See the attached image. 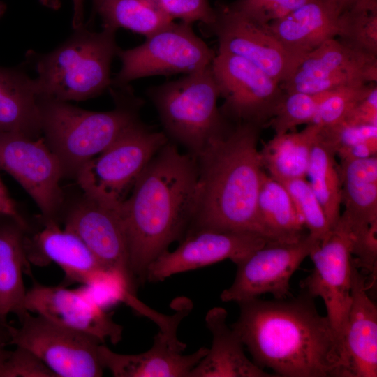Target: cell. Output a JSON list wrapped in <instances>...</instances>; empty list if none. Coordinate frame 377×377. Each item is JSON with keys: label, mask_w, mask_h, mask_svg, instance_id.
Masks as SVG:
<instances>
[{"label": "cell", "mask_w": 377, "mask_h": 377, "mask_svg": "<svg viewBox=\"0 0 377 377\" xmlns=\"http://www.w3.org/2000/svg\"><path fill=\"white\" fill-rule=\"evenodd\" d=\"M376 81L377 56L334 38L306 54L280 86L284 91L318 94Z\"/></svg>", "instance_id": "5bb4252c"}, {"label": "cell", "mask_w": 377, "mask_h": 377, "mask_svg": "<svg viewBox=\"0 0 377 377\" xmlns=\"http://www.w3.org/2000/svg\"><path fill=\"white\" fill-rule=\"evenodd\" d=\"M310 0H236L228 6L238 13L268 25Z\"/></svg>", "instance_id": "e575fe53"}, {"label": "cell", "mask_w": 377, "mask_h": 377, "mask_svg": "<svg viewBox=\"0 0 377 377\" xmlns=\"http://www.w3.org/2000/svg\"><path fill=\"white\" fill-rule=\"evenodd\" d=\"M24 307L67 327L92 335L113 344L121 339L123 327L94 301L81 292L61 286H45L34 281L27 290Z\"/></svg>", "instance_id": "ac0fdd59"}, {"label": "cell", "mask_w": 377, "mask_h": 377, "mask_svg": "<svg viewBox=\"0 0 377 377\" xmlns=\"http://www.w3.org/2000/svg\"><path fill=\"white\" fill-rule=\"evenodd\" d=\"M318 133L319 126L311 124L299 132L275 135L259 150L263 168L279 182L306 177Z\"/></svg>", "instance_id": "83f0119b"}, {"label": "cell", "mask_w": 377, "mask_h": 377, "mask_svg": "<svg viewBox=\"0 0 377 377\" xmlns=\"http://www.w3.org/2000/svg\"><path fill=\"white\" fill-rule=\"evenodd\" d=\"M198 175L197 158L168 142L120 203L135 283H144L149 265L188 232L196 207Z\"/></svg>", "instance_id": "7a4b0ae2"}, {"label": "cell", "mask_w": 377, "mask_h": 377, "mask_svg": "<svg viewBox=\"0 0 377 377\" xmlns=\"http://www.w3.org/2000/svg\"><path fill=\"white\" fill-rule=\"evenodd\" d=\"M269 242L251 232L200 229L188 232L173 251L162 253L148 267L146 281H162L182 272L226 259L235 264Z\"/></svg>", "instance_id": "2e32d148"}, {"label": "cell", "mask_w": 377, "mask_h": 377, "mask_svg": "<svg viewBox=\"0 0 377 377\" xmlns=\"http://www.w3.org/2000/svg\"><path fill=\"white\" fill-rule=\"evenodd\" d=\"M127 98L119 96L112 110L96 112L37 96L43 138L58 158L64 177H75L87 161L138 120L136 104Z\"/></svg>", "instance_id": "5b68a950"}, {"label": "cell", "mask_w": 377, "mask_h": 377, "mask_svg": "<svg viewBox=\"0 0 377 377\" xmlns=\"http://www.w3.org/2000/svg\"><path fill=\"white\" fill-rule=\"evenodd\" d=\"M40 3L45 7L58 10L61 6V0H40Z\"/></svg>", "instance_id": "ee69618b"}, {"label": "cell", "mask_w": 377, "mask_h": 377, "mask_svg": "<svg viewBox=\"0 0 377 377\" xmlns=\"http://www.w3.org/2000/svg\"><path fill=\"white\" fill-rule=\"evenodd\" d=\"M341 216L352 233L377 221V156L340 161Z\"/></svg>", "instance_id": "484cf974"}, {"label": "cell", "mask_w": 377, "mask_h": 377, "mask_svg": "<svg viewBox=\"0 0 377 377\" xmlns=\"http://www.w3.org/2000/svg\"><path fill=\"white\" fill-rule=\"evenodd\" d=\"M319 242L309 234L293 242H267L235 264L234 281L222 291L221 300L239 303L265 293L287 297L293 274Z\"/></svg>", "instance_id": "7c38bea8"}, {"label": "cell", "mask_w": 377, "mask_h": 377, "mask_svg": "<svg viewBox=\"0 0 377 377\" xmlns=\"http://www.w3.org/2000/svg\"><path fill=\"white\" fill-rule=\"evenodd\" d=\"M260 128L252 123H237L196 158L198 198L188 232H246L268 240L257 207L265 172L258 149Z\"/></svg>", "instance_id": "3957f363"}, {"label": "cell", "mask_w": 377, "mask_h": 377, "mask_svg": "<svg viewBox=\"0 0 377 377\" xmlns=\"http://www.w3.org/2000/svg\"><path fill=\"white\" fill-rule=\"evenodd\" d=\"M119 205L84 195L67 213L64 228L77 235L105 269L133 293L135 283L130 268Z\"/></svg>", "instance_id": "9a60e30c"}, {"label": "cell", "mask_w": 377, "mask_h": 377, "mask_svg": "<svg viewBox=\"0 0 377 377\" xmlns=\"http://www.w3.org/2000/svg\"><path fill=\"white\" fill-rule=\"evenodd\" d=\"M0 377H57L36 355L29 350L15 346L10 350L1 370Z\"/></svg>", "instance_id": "8d00e7d4"}, {"label": "cell", "mask_w": 377, "mask_h": 377, "mask_svg": "<svg viewBox=\"0 0 377 377\" xmlns=\"http://www.w3.org/2000/svg\"><path fill=\"white\" fill-rule=\"evenodd\" d=\"M43 228L31 237L27 235L24 246L30 264L44 267L51 263L65 274V284L91 285L110 273L85 243L74 232L61 229L58 222H43Z\"/></svg>", "instance_id": "ffe728a7"}, {"label": "cell", "mask_w": 377, "mask_h": 377, "mask_svg": "<svg viewBox=\"0 0 377 377\" xmlns=\"http://www.w3.org/2000/svg\"><path fill=\"white\" fill-rule=\"evenodd\" d=\"M330 1L339 12L342 13L344 10L348 8L356 0H328Z\"/></svg>", "instance_id": "7bdbcfd3"}, {"label": "cell", "mask_w": 377, "mask_h": 377, "mask_svg": "<svg viewBox=\"0 0 377 377\" xmlns=\"http://www.w3.org/2000/svg\"><path fill=\"white\" fill-rule=\"evenodd\" d=\"M339 15L328 0H310L268 26L298 64L324 42L337 37Z\"/></svg>", "instance_id": "7402d4cb"}, {"label": "cell", "mask_w": 377, "mask_h": 377, "mask_svg": "<svg viewBox=\"0 0 377 377\" xmlns=\"http://www.w3.org/2000/svg\"><path fill=\"white\" fill-rule=\"evenodd\" d=\"M186 348L179 339H172L159 331L146 352L120 354L103 343L100 353L104 369L114 377H188L209 348L202 346L191 354L182 355Z\"/></svg>", "instance_id": "44dd1931"}, {"label": "cell", "mask_w": 377, "mask_h": 377, "mask_svg": "<svg viewBox=\"0 0 377 377\" xmlns=\"http://www.w3.org/2000/svg\"><path fill=\"white\" fill-rule=\"evenodd\" d=\"M377 154V139L369 140L357 145L341 149L336 152L340 161L349 159H362Z\"/></svg>", "instance_id": "f35d334b"}, {"label": "cell", "mask_w": 377, "mask_h": 377, "mask_svg": "<svg viewBox=\"0 0 377 377\" xmlns=\"http://www.w3.org/2000/svg\"><path fill=\"white\" fill-rule=\"evenodd\" d=\"M215 55L191 24L172 21L146 36L142 44L119 48L121 66L112 79V86L121 89L141 77L192 73L211 65Z\"/></svg>", "instance_id": "ba28073f"}, {"label": "cell", "mask_w": 377, "mask_h": 377, "mask_svg": "<svg viewBox=\"0 0 377 377\" xmlns=\"http://www.w3.org/2000/svg\"><path fill=\"white\" fill-rule=\"evenodd\" d=\"M306 177L333 229L341 216L339 164L336 161L334 150L321 139L319 133L311 150Z\"/></svg>", "instance_id": "f1b7e54d"}, {"label": "cell", "mask_w": 377, "mask_h": 377, "mask_svg": "<svg viewBox=\"0 0 377 377\" xmlns=\"http://www.w3.org/2000/svg\"><path fill=\"white\" fill-rule=\"evenodd\" d=\"M227 316V311L220 306L213 307L206 313L205 325L212 335V346L188 377L275 376L246 356L240 338L226 323Z\"/></svg>", "instance_id": "603a6c76"}, {"label": "cell", "mask_w": 377, "mask_h": 377, "mask_svg": "<svg viewBox=\"0 0 377 377\" xmlns=\"http://www.w3.org/2000/svg\"><path fill=\"white\" fill-rule=\"evenodd\" d=\"M350 125H377V87L374 83L367 94L343 120Z\"/></svg>", "instance_id": "74e56055"}, {"label": "cell", "mask_w": 377, "mask_h": 377, "mask_svg": "<svg viewBox=\"0 0 377 377\" xmlns=\"http://www.w3.org/2000/svg\"><path fill=\"white\" fill-rule=\"evenodd\" d=\"M150 1L166 17L173 21L192 24L200 22L207 27L211 25L216 16L215 9L208 0H150Z\"/></svg>", "instance_id": "d590c367"}, {"label": "cell", "mask_w": 377, "mask_h": 377, "mask_svg": "<svg viewBox=\"0 0 377 377\" xmlns=\"http://www.w3.org/2000/svg\"><path fill=\"white\" fill-rule=\"evenodd\" d=\"M18 327L9 323V345L36 355L57 377H100L103 374L96 337L28 312Z\"/></svg>", "instance_id": "9c48e42d"}, {"label": "cell", "mask_w": 377, "mask_h": 377, "mask_svg": "<svg viewBox=\"0 0 377 377\" xmlns=\"http://www.w3.org/2000/svg\"><path fill=\"white\" fill-rule=\"evenodd\" d=\"M116 31H92L82 27L55 49L40 54L27 52L37 77V96L61 101H84L99 96L112 86L110 67L119 47Z\"/></svg>", "instance_id": "277c9868"}, {"label": "cell", "mask_w": 377, "mask_h": 377, "mask_svg": "<svg viewBox=\"0 0 377 377\" xmlns=\"http://www.w3.org/2000/svg\"><path fill=\"white\" fill-rule=\"evenodd\" d=\"M4 324H6V323H2V322L0 321V326H2V325H4Z\"/></svg>", "instance_id": "bcb514c9"}, {"label": "cell", "mask_w": 377, "mask_h": 377, "mask_svg": "<svg viewBox=\"0 0 377 377\" xmlns=\"http://www.w3.org/2000/svg\"><path fill=\"white\" fill-rule=\"evenodd\" d=\"M374 83L343 87L326 91L312 124L329 126L341 123L367 94Z\"/></svg>", "instance_id": "836d02e7"}, {"label": "cell", "mask_w": 377, "mask_h": 377, "mask_svg": "<svg viewBox=\"0 0 377 377\" xmlns=\"http://www.w3.org/2000/svg\"><path fill=\"white\" fill-rule=\"evenodd\" d=\"M166 133L197 158L230 128L217 106L219 89L212 64L149 89Z\"/></svg>", "instance_id": "8992f818"}, {"label": "cell", "mask_w": 377, "mask_h": 377, "mask_svg": "<svg viewBox=\"0 0 377 377\" xmlns=\"http://www.w3.org/2000/svg\"><path fill=\"white\" fill-rule=\"evenodd\" d=\"M212 70L224 99L219 108L223 116L236 124L266 126L284 94L280 83L246 59L229 53L218 52Z\"/></svg>", "instance_id": "30bf717a"}, {"label": "cell", "mask_w": 377, "mask_h": 377, "mask_svg": "<svg viewBox=\"0 0 377 377\" xmlns=\"http://www.w3.org/2000/svg\"><path fill=\"white\" fill-rule=\"evenodd\" d=\"M0 131L32 138L42 133L34 78L17 67L0 66Z\"/></svg>", "instance_id": "d4e9b609"}, {"label": "cell", "mask_w": 377, "mask_h": 377, "mask_svg": "<svg viewBox=\"0 0 377 377\" xmlns=\"http://www.w3.org/2000/svg\"><path fill=\"white\" fill-rule=\"evenodd\" d=\"M0 214L11 216L21 222L26 223L20 213L17 205L10 197L0 177Z\"/></svg>", "instance_id": "ab89813d"}, {"label": "cell", "mask_w": 377, "mask_h": 377, "mask_svg": "<svg viewBox=\"0 0 377 377\" xmlns=\"http://www.w3.org/2000/svg\"><path fill=\"white\" fill-rule=\"evenodd\" d=\"M8 324V323L0 326V370L10 352L6 349V346L9 345L10 341Z\"/></svg>", "instance_id": "60d3db41"}, {"label": "cell", "mask_w": 377, "mask_h": 377, "mask_svg": "<svg viewBox=\"0 0 377 377\" xmlns=\"http://www.w3.org/2000/svg\"><path fill=\"white\" fill-rule=\"evenodd\" d=\"M337 37L357 50L377 56V0H356L341 13Z\"/></svg>", "instance_id": "4dcf8cb0"}, {"label": "cell", "mask_w": 377, "mask_h": 377, "mask_svg": "<svg viewBox=\"0 0 377 377\" xmlns=\"http://www.w3.org/2000/svg\"><path fill=\"white\" fill-rule=\"evenodd\" d=\"M309 256L314 267L301 286L312 297L323 300L326 316L341 343L350 304L353 260L351 233L343 218L340 216L329 236Z\"/></svg>", "instance_id": "4fadbf2b"}, {"label": "cell", "mask_w": 377, "mask_h": 377, "mask_svg": "<svg viewBox=\"0 0 377 377\" xmlns=\"http://www.w3.org/2000/svg\"><path fill=\"white\" fill-rule=\"evenodd\" d=\"M72 1L73 6L72 27L73 29H76L84 24V0H72Z\"/></svg>", "instance_id": "b9f144b4"}, {"label": "cell", "mask_w": 377, "mask_h": 377, "mask_svg": "<svg viewBox=\"0 0 377 377\" xmlns=\"http://www.w3.org/2000/svg\"><path fill=\"white\" fill-rule=\"evenodd\" d=\"M167 142L164 133L153 131L138 119L87 161L75 178L85 195L120 205L152 157Z\"/></svg>", "instance_id": "52a82bcc"}, {"label": "cell", "mask_w": 377, "mask_h": 377, "mask_svg": "<svg viewBox=\"0 0 377 377\" xmlns=\"http://www.w3.org/2000/svg\"><path fill=\"white\" fill-rule=\"evenodd\" d=\"M377 376V308L369 295L367 278L351 269L350 304L342 337L340 377Z\"/></svg>", "instance_id": "d6986e66"}, {"label": "cell", "mask_w": 377, "mask_h": 377, "mask_svg": "<svg viewBox=\"0 0 377 377\" xmlns=\"http://www.w3.org/2000/svg\"><path fill=\"white\" fill-rule=\"evenodd\" d=\"M94 11L101 18L103 28H119L147 36L172 20L150 0H92Z\"/></svg>", "instance_id": "f546056e"}, {"label": "cell", "mask_w": 377, "mask_h": 377, "mask_svg": "<svg viewBox=\"0 0 377 377\" xmlns=\"http://www.w3.org/2000/svg\"><path fill=\"white\" fill-rule=\"evenodd\" d=\"M10 175L39 208L43 222H58L62 202L61 163L43 138L0 131V170Z\"/></svg>", "instance_id": "8fae6325"}, {"label": "cell", "mask_w": 377, "mask_h": 377, "mask_svg": "<svg viewBox=\"0 0 377 377\" xmlns=\"http://www.w3.org/2000/svg\"><path fill=\"white\" fill-rule=\"evenodd\" d=\"M215 20L207 27L216 36L219 52L241 57L260 68L279 83L287 80L297 66L269 28L231 9L215 8Z\"/></svg>", "instance_id": "e0dca14e"}, {"label": "cell", "mask_w": 377, "mask_h": 377, "mask_svg": "<svg viewBox=\"0 0 377 377\" xmlns=\"http://www.w3.org/2000/svg\"><path fill=\"white\" fill-rule=\"evenodd\" d=\"M313 297L237 303L239 315L230 325L261 369L275 376L340 377L341 343Z\"/></svg>", "instance_id": "6da1fadb"}, {"label": "cell", "mask_w": 377, "mask_h": 377, "mask_svg": "<svg viewBox=\"0 0 377 377\" xmlns=\"http://www.w3.org/2000/svg\"><path fill=\"white\" fill-rule=\"evenodd\" d=\"M6 10V6L5 3H3L1 1H0V18L4 14Z\"/></svg>", "instance_id": "f6af8a7d"}, {"label": "cell", "mask_w": 377, "mask_h": 377, "mask_svg": "<svg viewBox=\"0 0 377 377\" xmlns=\"http://www.w3.org/2000/svg\"><path fill=\"white\" fill-rule=\"evenodd\" d=\"M325 92L284 91L274 115L266 126H271L275 135H281L300 125L312 124Z\"/></svg>", "instance_id": "1f68e13d"}, {"label": "cell", "mask_w": 377, "mask_h": 377, "mask_svg": "<svg viewBox=\"0 0 377 377\" xmlns=\"http://www.w3.org/2000/svg\"><path fill=\"white\" fill-rule=\"evenodd\" d=\"M27 223L0 214V321L10 314L19 321L28 313L24 307L27 290L23 274H30L24 242Z\"/></svg>", "instance_id": "cb8c5ba5"}, {"label": "cell", "mask_w": 377, "mask_h": 377, "mask_svg": "<svg viewBox=\"0 0 377 377\" xmlns=\"http://www.w3.org/2000/svg\"><path fill=\"white\" fill-rule=\"evenodd\" d=\"M280 182L291 196L308 234L320 242L324 241L332 228L306 177Z\"/></svg>", "instance_id": "d6a6232c"}, {"label": "cell", "mask_w": 377, "mask_h": 377, "mask_svg": "<svg viewBox=\"0 0 377 377\" xmlns=\"http://www.w3.org/2000/svg\"><path fill=\"white\" fill-rule=\"evenodd\" d=\"M258 216L270 242H293L308 235L283 184L263 172L257 202Z\"/></svg>", "instance_id": "4316f807"}]
</instances>
